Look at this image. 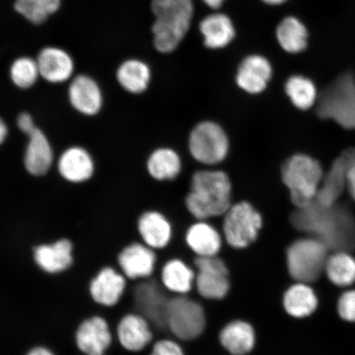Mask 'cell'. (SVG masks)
I'll list each match as a JSON object with an SVG mask.
<instances>
[{"instance_id":"8fae6325","label":"cell","mask_w":355,"mask_h":355,"mask_svg":"<svg viewBox=\"0 0 355 355\" xmlns=\"http://www.w3.org/2000/svg\"><path fill=\"white\" fill-rule=\"evenodd\" d=\"M194 264L198 270L196 277L198 294L207 300H223L230 287L229 270L224 261L216 256L198 257Z\"/></svg>"},{"instance_id":"74e56055","label":"cell","mask_w":355,"mask_h":355,"mask_svg":"<svg viewBox=\"0 0 355 355\" xmlns=\"http://www.w3.org/2000/svg\"><path fill=\"white\" fill-rule=\"evenodd\" d=\"M17 124L19 130L28 136L37 128L33 117L28 113H21L17 118Z\"/></svg>"},{"instance_id":"5b68a950","label":"cell","mask_w":355,"mask_h":355,"mask_svg":"<svg viewBox=\"0 0 355 355\" xmlns=\"http://www.w3.org/2000/svg\"><path fill=\"white\" fill-rule=\"evenodd\" d=\"M323 176L320 163L305 154L292 155L284 162L282 168L283 183L297 208L308 206L316 198Z\"/></svg>"},{"instance_id":"5bb4252c","label":"cell","mask_w":355,"mask_h":355,"mask_svg":"<svg viewBox=\"0 0 355 355\" xmlns=\"http://www.w3.org/2000/svg\"><path fill=\"white\" fill-rule=\"evenodd\" d=\"M128 285V281L121 270L105 266L89 283V293L96 304L114 308L123 299Z\"/></svg>"},{"instance_id":"9a60e30c","label":"cell","mask_w":355,"mask_h":355,"mask_svg":"<svg viewBox=\"0 0 355 355\" xmlns=\"http://www.w3.org/2000/svg\"><path fill=\"white\" fill-rule=\"evenodd\" d=\"M35 265L43 272L57 276L67 272L74 263V245L69 238L43 243L33 248Z\"/></svg>"},{"instance_id":"1f68e13d","label":"cell","mask_w":355,"mask_h":355,"mask_svg":"<svg viewBox=\"0 0 355 355\" xmlns=\"http://www.w3.org/2000/svg\"><path fill=\"white\" fill-rule=\"evenodd\" d=\"M285 91L292 104L301 110H307L316 104L318 96L317 88L312 80L302 75L288 78Z\"/></svg>"},{"instance_id":"60d3db41","label":"cell","mask_w":355,"mask_h":355,"mask_svg":"<svg viewBox=\"0 0 355 355\" xmlns=\"http://www.w3.org/2000/svg\"><path fill=\"white\" fill-rule=\"evenodd\" d=\"M202 1L205 3L207 6L211 8V10H218L219 8L223 6L225 0H202Z\"/></svg>"},{"instance_id":"ffe728a7","label":"cell","mask_w":355,"mask_h":355,"mask_svg":"<svg viewBox=\"0 0 355 355\" xmlns=\"http://www.w3.org/2000/svg\"><path fill=\"white\" fill-rule=\"evenodd\" d=\"M136 227L141 241L153 250H162L171 241L172 226L161 212L144 211L137 218Z\"/></svg>"},{"instance_id":"d6986e66","label":"cell","mask_w":355,"mask_h":355,"mask_svg":"<svg viewBox=\"0 0 355 355\" xmlns=\"http://www.w3.org/2000/svg\"><path fill=\"white\" fill-rule=\"evenodd\" d=\"M69 100L78 112L87 116L98 114L103 105V96L98 84L87 75L73 78L69 87Z\"/></svg>"},{"instance_id":"4dcf8cb0","label":"cell","mask_w":355,"mask_h":355,"mask_svg":"<svg viewBox=\"0 0 355 355\" xmlns=\"http://www.w3.org/2000/svg\"><path fill=\"white\" fill-rule=\"evenodd\" d=\"M194 279L193 270L180 259L168 261L162 270L164 286L181 295L192 290Z\"/></svg>"},{"instance_id":"44dd1931","label":"cell","mask_w":355,"mask_h":355,"mask_svg":"<svg viewBox=\"0 0 355 355\" xmlns=\"http://www.w3.org/2000/svg\"><path fill=\"white\" fill-rule=\"evenodd\" d=\"M40 75L51 83L68 81L73 73L72 58L66 51L56 47H47L40 52L37 60Z\"/></svg>"},{"instance_id":"cb8c5ba5","label":"cell","mask_w":355,"mask_h":355,"mask_svg":"<svg viewBox=\"0 0 355 355\" xmlns=\"http://www.w3.org/2000/svg\"><path fill=\"white\" fill-rule=\"evenodd\" d=\"M24 155V165L31 175L42 176L50 170L54 155L50 141L39 128L31 132Z\"/></svg>"},{"instance_id":"f35d334b","label":"cell","mask_w":355,"mask_h":355,"mask_svg":"<svg viewBox=\"0 0 355 355\" xmlns=\"http://www.w3.org/2000/svg\"><path fill=\"white\" fill-rule=\"evenodd\" d=\"M25 355H57L51 348L46 345H35Z\"/></svg>"},{"instance_id":"277c9868","label":"cell","mask_w":355,"mask_h":355,"mask_svg":"<svg viewBox=\"0 0 355 355\" xmlns=\"http://www.w3.org/2000/svg\"><path fill=\"white\" fill-rule=\"evenodd\" d=\"M168 300L161 285L155 279L128 282L125 294L119 303L124 313H137L148 321L153 331L166 328Z\"/></svg>"},{"instance_id":"30bf717a","label":"cell","mask_w":355,"mask_h":355,"mask_svg":"<svg viewBox=\"0 0 355 355\" xmlns=\"http://www.w3.org/2000/svg\"><path fill=\"white\" fill-rule=\"evenodd\" d=\"M206 315L201 304L180 295L168 300L166 328L182 340H192L202 334Z\"/></svg>"},{"instance_id":"6da1fadb","label":"cell","mask_w":355,"mask_h":355,"mask_svg":"<svg viewBox=\"0 0 355 355\" xmlns=\"http://www.w3.org/2000/svg\"><path fill=\"white\" fill-rule=\"evenodd\" d=\"M291 222L300 232L314 235L328 250L346 252L355 248V220L337 203L323 206L314 199L308 206L297 208Z\"/></svg>"},{"instance_id":"7a4b0ae2","label":"cell","mask_w":355,"mask_h":355,"mask_svg":"<svg viewBox=\"0 0 355 355\" xmlns=\"http://www.w3.org/2000/svg\"><path fill=\"white\" fill-rule=\"evenodd\" d=\"M232 182L225 172L200 171L191 180L186 207L199 220L225 215L232 206Z\"/></svg>"},{"instance_id":"4316f807","label":"cell","mask_w":355,"mask_h":355,"mask_svg":"<svg viewBox=\"0 0 355 355\" xmlns=\"http://www.w3.org/2000/svg\"><path fill=\"white\" fill-rule=\"evenodd\" d=\"M186 242L198 257L216 256L222 243L219 232L203 220L190 226L186 233Z\"/></svg>"},{"instance_id":"2e32d148","label":"cell","mask_w":355,"mask_h":355,"mask_svg":"<svg viewBox=\"0 0 355 355\" xmlns=\"http://www.w3.org/2000/svg\"><path fill=\"white\" fill-rule=\"evenodd\" d=\"M115 339L126 352H145L154 339V331L148 320L137 313H127L119 319L115 328Z\"/></svg>"},{"instance_id":"484cf974","label":"cell","mask_w":355,"mask_h":355,"mask_svg":"<svg viewBox=\"0 0 355 355\" xmlns=\"http://www.w3.org/2000/svg\"><path fill=\"white\" fill-rule=\"evenodd\" d=\"M220 343L232 355H246L254 348L256 334L251 324L234 321L226 325L220 333Z\"/></svg>"},{"instance_id":"52a82bcc","label":"cell","mask_w":355,"mask_h":355,"mask_svg":"<svg viewBox=\"0 0 355 355\" xmlns=\"http://www.w3.org/2000/svg\"><path fill=\"white\" fill-rule=\"evenodd\" d=\"M328 248L317 238L302 239L288 248V272L295 281L309 283L316 281L326 268Z\"/></svg>"},{"instance_id":"e0dca14e","label":"cell","mask_w":355,"mask_h":355,"mask_svg":"<svg viewBox=\"0 0 355 355\" xmlns=\"http://www.w3.org/2000/svg\"><path fill=\"white\" fill-rule=\"evenodd\" d=\"M355 164V148L346 149L337 157L327 175H324L316 201L323 206H331L338 202L347 185L350 168Z\"/></svg>"},{"instance_id":"603a6c76","label":"cell","mask_w":355,"mask_h":355,"mask_svg":"<svg viewBox=\"0 0 355 355\" xmlns=\"http://www.w3.org/2000/svg\"><path fill=\"white\" fill-rule=\"evenodd\" d=\"M204 46L210 50H220L234 41L236 31L232 19L222 12H214L202 19L199 24Z\"/></svg>"},{"instance_id":"d590c367","label":"cell","mask_w":355,"mask_h":355,"mask_svg":"<svg viewBox=\"0 0 355 355\" xmlns=\"http://www.w3.org/2000/svg\"><path fill=\"white\" fill-rule=\"evenodd\" d=\"M340 316L346 321L355 322V291L345 292L338 303Z\"/></svg>"},{"instance_id":"9c48e42d","label":"cell","mask_w":355,"mask_h":355,"mask_svg":"<svg viewBox=\"0 0 355 355\" xmlns=\"http://www.w3.org/2000/svg\"><path fill=\"white\" fill-rule=\"evenodd\" d=\"M263 224V216L251 203L243 201L234 204L225 214L226 242L237 250L248 248L259 237Z\"/></svg>"},{"instance_id":"83f0119b","label":"cell","mask_w":355,"mask_h":355,"mask_svg":"<svg viewBox=\"0 0 355 355\" xmlns=\"http://www.w3.org/2000/svg\"><path fill=\"white\" fill-rule=\"evenodd\" d=\"M116 76L119 85L124 90L132 94H141L148 88L152 72L145 62L132 59L119 66Z\"/></svg>"},{"instance_id":"ba28073f","label":"cell","mask_w":355,"mask_h":355,"mask_svg":"<svg viewBox=\"0 0 355 355\" xmlns=\"http://www.w3.org/2000/svg\"><path fill=\"white\" fill-rule=\"evenodd\" d=\"M189 149L195 161L213 166L227 157L230 141L224 128L213 121H202L191 131Z\"/></svg>"},{"instance_id":"3957f363","label":"cell","mask_w":355,"mask_h":355,"mask_svg":"<svg viewBox=\"0 0 355 355\" xmlns=\"http://www.w3.org/2000/svg\"><path fill=\"white\" fill-rule=\"evenodd\" d=\"M154 46L163 54L175 51L189 33L193 0H153Z\"/></svg>"},{"instance_id":"8d00e7d4","label":"cell","mask_w":355,"mask_h":355,"mask_svg":"<svg viewBox=\"0 0 355 355\" xmlns=\"http://www.w3.org/2000/svg\"><path fill=\"white\" fill-rule=\"evenodd\" d=\"M148 355H184L179 344L171 340L157 341Z\"/></svg>"},{"instance_id":"836d02e7","label":"cell","mask_w":355,"mask_h":355,"mask_svg":"<svg viewBox=\"0 0 355 355\" xmlns=\"http://www.w3.org/2000/svg\"><path fill=\"white\" fill-rule=\"evenodd\" d=\"M61 0H17L15 10L35 24H41L59 10Z\"/></svg>"},{"instance_id":"4fadbf2b","label":"cell","mask_w":355,"mask_h":355,"mask_svg":"<svg viewBox=\"0 0 355 355\" xmlns=\"http://www.w3.org/2000/svg\"><path fill=\"white\" fill-rule=\"evenodd\" d=\"M119 269L128 282L152 277L157 265V254L140 241L126 244L117 256Z\"/></svg>"},{"instance_id":"7bdbcfd3","label":"cell","mask_w":355,"mask_h":355,"mask_svg":"<svg viewBox=\"0 0 355 355\" xmlns=\"http://www.w3.org/2000/svg\"><path fill=\"white\" fill-rule=\"evenodd\" d=\"M264 3L268 4L270 6H282L288 1V0H261Z\"/></svg>"},{"instance_id":"b9f144b4","label":"cell","mask_w":355,"mask_h":355,"mask_svg":"<svg viewBox=\"0 0 355 355\" xmlns=\"http://www.w3.org/2000/svg\"><path fill=\"white\" fill-rule=\"evenodd\" d=\"M8 127L6 123H4L1 119H0V145H1L4 141H6L8 136Z\"/></svg>"},{"instance_id":"f546056e","label":"cell","mask_w":355,"mask_h":355,"mask_svg":"<svg viewBox=\"0 0 355 355\" xmlns=\"http://www.w3.org/2000/svg\"><path fill=\"white\" fill-rule=\"evenodd\" d=\"M284 308L295 318H304L317 309L318 299L312 288L305 283L295 284L288 288L284 295Z\"/></svg>"},{"instance_id":"f1b7e54d","label":"cell","mask_w":355,"mask_h":355,"mask_svg":"<svg viewBox=\"0 0 355 355\" xmlns=\"http://www.w3.org/2000/svg\"><path fill=\"white\" fill-rule=\"evenodd\" d=\"M146 168L150 176L158 181H171L176 179L182 171L180 155L175 150L162 148L150 155Z\"/></svg>"},{"instance_id":"ac0fdd59","label":"cell","mask_w":355,"mask_h":355,"mask_svg":"<svg viewBox=\"0 0 355 355\" xmlns=\"http://www.w3.org/2000/svg\"><path fill=\"white\" fill-rule=\"evenodd\" d=\"M273 69L270 62L261 55H248L239 65L236 83L243 92L251 95L263 92L272 78Z\"/></svg>"},{"instance_id":"7402d4cb","label":"cell","mask_w":355,"mask_h":355,"mask_svg":"<svg viewBox=\"0 0 355 355\" xmlns=\"http://www.w3.org/2000/svg\"><path fill=\"white\" fill-rule=\"evenodd\" d=\"M58 170L65 180L80 184L91 179L94 174L95 164L87 150L80 146H72L61 155Z\"/></svg>"},{"instance_id":"ab89813d","label":"cell","mask_w":355,"mask_h":355,"mask_svg":"<svg viewBox=\"0 0 355 355\" xmlns=\"http://www.w3.org/2000/svg\"><path fill=\"white\" fill-rule=\"evenodd\" d=\"M346 189L352 195V198L355 201V164L350 168L347 177V185H346Z\"/></svg>"},{"instance_id":"8992f818","label":"cell","mask_w":355,"mask_h":355,"mask_svg":"<svg viewBox=\"0 0 355 355\" xmlns=\"http://www.w3.org/2000/svg\"><path fill=\"white\" fill-rule=\"evenodd\" d=\"M317 114L331 119L346 130H355V79L352 73L340 75L318 94Z\"/></svg>"},{"instance_id":"e575fe53","label":"cell","mask_w":355,"mask_h":355,"mask_svg":"<svg viewBox=\"0 0 355 355\" xmlns=\"http://www.w3.org/2000/svg\"><path fill=\"white\" fill-rule=\"evenodd\" d=\"M40 75L37 60L22 57L13 62L10 68V78L13 84L21 89H28L35 85Z\"/></svg>"},{"instance_id":"7c38bea8","label":"cell","mask_w":355,"mask_h":355,"mask_svg":"<svg viewBox=\"0 0 355 355\" xmlns=\"http://www.w3.org/2000/svg\"><path fill=\"white\" fill-rule=\"evenodd\" d=\"M114 339L115 332L101 315L84 319L75 331V343L83 355H105Z\"/></svg>"},{"instance_id":"d6a6232c","label":"cell","mask_w":355,"mask_h":355,"mask_svg":"<svg viewBox=\"0 0 355 355\" xmlns=\"http://www.w3.org/2000/svg\"><path fill=\"white\" fill-rule=\"evenodd\" d=\"M325 269L336 286H348L355 282V259L345 252H337L327 259Z\"/></svg>"},{"instance_id":"d4e9b609","label":"cell","mask_w":355,"mask_h":355,"mask_svg":"<svg viewBox=\"0 0 355 355\" xmlns=\"http://www.w3.org/2000/svg\"><path fill=\"white\" fill-rule=\"evenodd\" d=\"M276 37L279 46L288 54H300L309 46L307 26L295 16H287L279 22Z\"/></svg>"}]
</instances>
